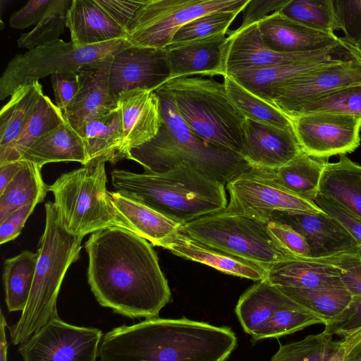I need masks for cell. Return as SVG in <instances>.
Masks as SVG:
<instances>
[{
    "label": "cell",
    "mask_w": 361,
    "mask_h": 361,
    "mask_svg": "<svg viewBox=\"0 0 361 361\" xmlns=\"http://www.w3.org/2000/svg\"><path fill=\"white\" fill-rule=\"evenodd\" d=\"M87 281L97 302L130 318H156L171 300L168 281L151 244L130 231L111 226L85 244Z\"/></svg>",
    "instance_id": "1"
},
{
    "label": "cell",
    "mask_w": 361,
    "mask_h": 361,
    "mask_svg": "<svg viewBox=\"0 0 361 361\" xmlns=\"http://www.w3.org/2000/svg\"><path fill=\"white\" fill-rule=\"evenodd\" d=\"M236 343L228 327L152 318L106 333L99 355L100 361H225Z\"/></svg>",
    "instance_id": "2"
},
{
    "label": "cell",
    "mask_w": 361,
    "mask_h": 361,
    "mask_svg": "<svg viewBox=\"0 0 361 361\" xmlns=\"http://www.w3.org/2000/svg\"><path fill=\"white\" fill-rule=\"evenodd\" d=\"M111 177L117 191L181 226L220 212L228 204L225 185L188 163L158 173L114 169Z\"/></svg>",
    "instance_id": "3"
},
{
    "label": "cell",
    "mask_w": 361,
    "mask_h": 361,
    "mask_svg": "<svg viewBox=\"0 0 361 361\" xmlns=\"http://www.w3.org/2000/svg\"><path fill=\"white\" fill-rule=\"evenodd\" d=\"M159 99L161 126L148 142L133 149L127 159L146 173H163L188 163L226 185L250 166L239 154L204 142L189 128L169 96L155 90Z\"/></svg>",
    "instance_id": "4"
},
{
    "label": "cell",
    "mask_w": 361,
    "mask_h": 361,
    "mask_svg": "<svg viewBox=\"0 0 361 361\" xmlns=\"http://www.w3.org/2000/svg\"><path fill=\"white\" fill-rule=\"evenodd\" d=\"M46 223L37 249L34 280L20 317L8 327L11 341L21 344L58 315L56 300L69 267L80 257L82 236L68 233L61 225L54 202L45 204Z\"/></svg>",
    "instance_id": "5"
},
{
    "label": "cell",
    "mask_w": 361,
    "mask_h": 361,
    "mask_svg": "<svg viewBox=\"0 0 361 361\" xmlns=\"http://www.w3.org/2000/svg\"><path fill=\"white\" fill-rule=\"evenodd\" d=\"M159 89L204 142L240 154L245 118L230 102L224 83L202 77L178 78Z\"/></svg>",
    "instance_id": "6"
},
{
    "label": "cell",
    "mask_w": 361,
    "mask_h": 361,
    "mask_svg": "<svg viewBox=\"0 0 361 361\" xmlns=\"http://www.w3.org/2000/svg\"><path fill=\"white\" fill-rule=\"evenodd\" d=\"M105 163L64 173L49 185L59 221L72 235L84 237L111 226L133 232L111 202Z\"/></svg>",
    "instance_id": "7"
},
{
    "label": "cell",
    "mask_w": 361,
    "mask_h": 361,
    "mask_svg": "<svg viewBox=\"0 0 361 361\" xmlns=\"http://www.w3.org/2000/svg\"><path fill=\"white\" fill-rule=\"evenodd\" d=\"M267 224L223 210L183 224L179 231L266 270L276 263L301 258L283 247Z\"/></svg>",
    "instance_id": "8"
},
{
    "label": "cell",
    "mask_w": 361,
    "mask_h": 361,
    "mask_svg": "<svg viewBox=\"0 0 361 361\" xmlns=\"http://www.w3.org/2000/svg\"><path fill=\"white\" fill-rule=\"evenodd\" d=\"M130 46L126 39L87 47L57 39L15 55L0 78L1 100L20 86L53 74L75 75L83 66L112 56Z\"/></svg>",
    "instance_id": "9"
},
{
    "label": "cell",
    "mask_w": 361,
    "mask_h": 361,
    "mask_svg": "<svg viewBox=\"0 0 361 361\" xmlns=\"http://www.w3.org/2000/svg\"><path fill=\"white\" fill-rule=\"evenodd\" d=\"M250 0H146L127 28L132 46L164 49L179 29L216 11H243Z\"/></svg>",
    "instance_id": "10"
},
{
    "label": "cell",
    "mask_w": 361,
    "mask_h": 361,
    "mask_svg": "<svg viewBox=\"0 0 361 361\" xmlns=\"http://www.w3.org/2000/svg\"><path fill=\"white\" fill-rule=\"evenodd\" d=\"M229 202L224 210L264 223L276 212H324L317 204L286 189L266 169L250 168L226 184Z\"/></svg>",
    "instance_id": "11"
},
{
    "label": "cell",
    "mask_w": 361,
    "mask_h": 361,
    "mask_svg": "<svg viewBox=\"0 0 361 361\" xmlns=\"http://www.w3.org/2000/svg\"><path fill=\"white\" fill-rule=\"evenodd\" d=\"M102 331L51 317L18 348L24 361H96Z\"/></svg>",
    "instance_id": "12"
},
{
    "label": "cell",
    "mask_w": 361,
    "mask_h": 361,
    "mask_svg": "<svg viewBox=\"0 0 361 361\" xmlns=\"http://www.w3.org/2000/svg\"><path fill=\"white\" fill-rule=\"evenodd\" d=\"M302 151L328 159L354 152L360 145L361 117L313 113L290 118Z\"/></svg>",
    "instance_id": "13"
},
{
    "label": "cell",
    "mask_w": 361,
    "mask_h": 361,
    "mask_svg": "<svg viewBox=\"0 0 361 361\" xmlns=\"http://www.w3.org/2000/svg\"><path fill=\"white\" fill-rule=\"evenodd\" d=\"M361 84V56L283 81L269 89L262 99L282 113L313 97L341 87Z\"/></svg>",
    "instance_id": "14"
},
{
    "label": "cell",
    "mask_w": 361,
    "mask_h": 361,
    "mask_svg": "<svg viewBox=\"0 0 361 361\" xmlns=\"http://www.w3.org/2000/svg\"><path fill=\"white\" fill-rule=\"evenodd\" d=\"M170 79L164 49L130 45L112 56L109 91L116 102L121 92L136 89L155 91Z\"/></svg>",
    "instance_id": "15"
},
{
    "label": "cell",
    "mask_w": 361,
    "mask_h": 361,
    "mask_svg": "<svg viewBox=\"0 0 361 361\" xmlns=\"http://www.w3.org/2000/svg\"><path fill=\"white\" fill-rule=\"evenodd\" d=\"M224 49L226 75L238 71L290 63L326 60L343 47H332L314 51L283 53L271 50L262 42L257 23L245 28L228 30ZM345 49V48H343Z\"/></svg>",
    "instance_id": "16"
},
{
    "label": "cell",
    "mask_w": 361,
    "mask_h": 361,
    "mask_svg": "<svg viewBox=\"0 0 361 361\" xmlns=\"http://www.w3.org/2000/svg\"><path fill=\"white\" fill-rule=\"evenodd\" d=\"M360 250L361 248L326 257H304L279 262L267 270L266 279L276 287H343L341 271L360 261Z\"/></svg>",
    "instance_id": "17"
},
{
    "label": "cell",
    "mask_w": 361,
    "mask_h": 361,
    "mask_svg": "<svg viewBox=\"0 0 361 361\" xmlns=\"http://www.w3.org/2000/svg\"><path fill=\"white\" fill-rule=\"evenodd\" d=\"M271 220L291 226L306 240L312 258L326 257L361 248L347 228L325 212H276Z\"/></svg>",
    "instance_id": "18"
},
{
    "label": "cell",
    "mask_w": 361,
    "mask_h": 361,
    "mask_svg": "<svg viewBox=\"0 0 361 361\" xmlns=\"http://www.w3.org/2000/svg\"><path fill=\"white\" fill-rule=\"evenodd\" d=\"M243 128L240 155L250 168L277 169L302 152L293 126L280 128L245 119Z\"/></svg>",
    "instance_id": "19"
},
{
    "label": "cell",
    "mask_w": 361,
    "mask_h": 361,
    "mask_svg": "<svg viewBox=\"0 0 361 361\" xmlns=\"http://www.w3.org/2000/svg\"><path fill=\"white\" fill-rule=\"evenodd\" d=\"M112 56L86 64L75 73L78 90L63 115L78 133L86 121L117 107L109 91Z\"/></svg>",
    "instance_id": "20"
},
{
    "label": "cell",
    "mask_w": 361,
    "mask_h": 361,
    "mask_svg": "<svg viewBox=\"0 0 361 361\" xmlns=\"http://www.w3.org/2000/svg\"><path fill=\"white\" fill-rule=\"evenodd\" d=\"M116 106L123 135L122 155L127 159L131 149L148 142L158 133L162 122L159 99L155 91L132 90L118 95Z\"/></svg>",
    "instance_id": "21"
},
{
    "label": "cell",
    "mask_w": 361,
    "mask_h": 361,
    "mask_svg": "<svg viewBox=\"0 0 361 361\" xmlns=\"http://www.w3.org/2000/svg\"><path fill=\"white\" fill-rule=\"evenodd\" d=\"M257 27L264 45L277 52L300 53L332 47H343L347 50L348 47L343 37H338L334 33L314 30L279 12L259 21Z\"/></svg>",
    "instance_id": "22"
},
{
    "label": "cell",
    "mask_w": 361,
    "mask_h": 361,
    "mask_svg": "<svg viewBox=\"0 0 361 361\" xmlns=\"http://www.w3.org/2000/svg\"><path fill=\"white\" fill-rule=\"evenodd\" d=\"M226 35L220 33L167 45L164 49L171 69L170 80L195 75L224 77Z\"/></svg>",
    "instance_id": "23"
},
{
    "label": "cell",
    "mask_w": 361,
    "mask_h": 361,
    "mask_svg": "<svg viewBox=\"0 0 361 361\" xmlns=\"http://www.w3.org/2000/svg\"><path fill=\"white\" fill-rule=\"evenodd\" d=\"M161 247L227 274L257 282L267 278V270L262 267L202 243L180 231L170 237Z\"/></svg>",
    "instance_id": "24"
},
{
    "label": "cell",
    "mask_w": 361,
    "mask_h": 361,
    "mask_svg": "<svg viewBox=\"0 0 361 361\" xmlns=\"http://www.w3.org/2000/svg\"><path fill=\"white\" fill-rule=\"evenodd\" d=\"M66 27L77 47L95 45L126 39L127 30L116 23L95 0H73Z\"/></svg>",
    "instance_id": "25"
},
{
    "label": "cell",
    "mask_w": 361,
    "mask_h": 361,
    "mask_svg": "<svg viewBox=\"0 0 361 361\" xmlns=\"http://www.w3.org/2000/svg\"><path fill=\"white\" fill-rule=\"evenodd\" d=\"M78 133L82 138L87 157L83 166H94L101 160L115 164L123 159V135L117 107L86 121Z\"/></svg>",
    "instance_id": "26"
},
{
    "label": "cell",
    "mask_w": 361,
    "mask_h": 361,
    "mask_svg": "<svg viewBox=\"0 0 361 361\" xmlns=\"http://www.w3.org/2000/svg\"><path fill=\"white\" fill-rule=\"evenodd\" d=\"M111 202L133 232L154 246L162 245L180 230V224L121 192H109Z\"/></svg>",
    "instance_id": "27"
},
{
    "label": "cell",
    "mask_w": 361,
    "mask_h": 361,
    "mask_svg": "<svg viewBox=\"0 0 361 361\" xmlns=\"http://www.w3.org/2000/svg\"><path fill=\"white\" fill-rule=\"evenodd\" d=\"M87 159L82 137L66 120L36 140L20 160L42 168L46 164L61 161H76L85 166Z\"/></svg>",
    "instance_id": "28"
},
{
    "label": "cell",
    "mask_w": 361,
    "mask_h": 361,
    "mask_svg": "<svg viewBox=\"0 0 361 361\" xmlns=\"http://www.w3.org/2000/svg\"><path fill=\"white\" fill-rule=\"evenodd\" d=\"M319 193L361 218V166L345 154L339 155L336 162H326Z\"/></svg>",
    "instance_id": "29"
},
{
    "label": "cell",
    "mask_w": 361,
    "mask_h": 361,
    "mask_svg": "<svg viewBox=\"0 0 361 361\" xmlns=\"http://www.w3.org/2000/svg\"><path fill=\"white\" fill-rule=\"evenodd\" d=\"M290 301L264 279L255 283L240 296L235 312L243 330L252 336L273 314Z\"/></svg>",
    "instance_id": "30"
},
{
    "label": "cell",
    "mask_w": 361,
    "mask_h": 361,
    "mask_svg": "<svg viewBox=\"0 0 361 361\" xmlns=\"http://www.w3.org/2000/svg\"><path fill=\"white\" fill-rule=\"evenodd\" d=\"M323 331L281 345L271 361H343L350 348L361 338V330L336 341Z\"/></svg>",
    "instance_id": "31"
},
{
    "label": "cell",
    "mask_w": 361,
    "mask_h": 361,
    "mask_svg": "<svg viewBox=\"0 0 361 361\" xmlns=\"http://www.w3.org/2000/svg\"><path fill=\"white\" fill-rule=\"evenodd\" d=\"M346 59L336 57L326 60L245 69L233 72L227 75L233 78L250 92L262 98L269 89L283 81L339 63Z\"/></svg>",
    "instance_id": "32"
},
{
    "label": "cell",
    "mask_w": 361,
    "mask_h": 361,
    "mask_svg": "<svg viewBox=\"0 0 361 361\" xmlns=\"http://www.w3.org/2000/svg\"><path fill=\"white\" fill-rule=\"evenodd\" d=\"M39 80L18 87L0 111V152L20 135L43 95Z\"/></svg>",
    "instance_id": "33"
},
{
    "label": "cell",
    "mask_w": 361,
    "mask_h": 361,
    "mask_svg": "<svg viewBox=\"0 0 361 361\" xmlns=\"http://www.w3.org/2000/svg\"><path fill=\"white\" fill-rule=\"evenodd\" d=\"M328 159L309 156L302 151L286 165L266 169L270 177L289 191L314 202Z\"/></svg>",
    "instance_id": "34"
},
{
    "label": "cell",
    "mask_w": 361,
    "mask_h": 361,
    "mask_svg": "<svg viewBox=\"0 0 361 361\" xmlns=\"http://www.w3.org/2000/svg\"><path fill=\"white\" fill-rule=\"evenodd\" d=\"M41 169L23 160L21 168L0 194V224L18 209L44 201L49 191L42 179Z\"/></svg>",
    "instance_id": "35"
},
{
    "label": "cell",
    "mask_w": 361,
    "mask_h": 361,
    "mask_svg": "<svg viewBox=\"0 0 361 361\" xmlns=\"http://www.w3.org/2000/svg\"><path fill=\"white\" fill-rule=\"evenodd\" d=\"M65 121L63 112L47 96L43 94L20 135L8 147L0 152V166L19 161L36 140Z\"/></svg>",
    "instance_id": "36"
},
{
    "label": "cell",
    "mask_w": 361,
    "mask_h": 361,
    "mask_svg": "<svg viewBox=\"0 0 361 361\" xmlns=\"http://www.w3.org/2000/svg\"><path fill=\"white\" fill-rule=\"evenodd\" d=\"M38 255L30 250L4 261L3 282L9 312L23 311L32 288Z\"/></svg>",
    "instance_id": "37"
},
{
    "label": "cell",
    "mask_w": 361,
    "mask_h": 361,
    "mask_svg": "<svg viewBox=\"0 0 361 361\" xmlns=\"http://www.w3.org/2000/svg\"><path fill=\"white\" fill-rule=\"evenodd\" d=\"M313 113L361 117V84L341 87L307 99L283 111L289 118Z\"/></svg>",
    "instance_id": "38"
},
{
    "label": "cell",
    "mask_w": 361,
    "mask_h": 361,
    "mask_svg": "<svg viewBox=\"0 0 361 361\" xmlns=\"http://www.w3.org/2000/svg\"><path fill=\"white\" fill-rule=\"evenodd\" d=\"M227 96L245 119L280 128L291 126L290 119L274 105L250 92L228 75L224 77Z\"/></svg>",
    "instance_id": "39"
},
{
    "label": "cell",
    "mask_w": 361,
    "mask_h": 361,
    "mask_svg": "<svg viewBox=\"0 0 361 361\" xmlns=\"http://www.w3.org/2000/svg\"><path fill=\"white\" fill-rule=\"evenodd\" d=\"M276 288L292 301L324 319L326 322L341 313L348 306L352 298V295L343 287Z\"/></svg>",
    "instance_id": "40"
},
{
    "label": "cell",
    "mask_w": 361,
    "mask_h": 361,
    "mask_svg": "<svg viewBox=\"0 0 361 361\" xmlns=\"http://www.w3.org/2000/svg\"><path fill=\"white\" fill-rule=\"evenodd\" d=\"M326 321L290 301L279 308L268 321L252 336L255 341L277 338L302 330L310 325L323 324Z\"/></svg>",
    "instance_id": "41"
},
{
    "label": "cell",
    "mask_w": 361,
    "mask_h": 361,
    "mask_svg": "<svg viewBox=\"0 0 361 361\" xmlns=\"http://www.w3.org/2000/svg\"><path fill=\"white\" fill-rule=\"evenodd\" d=\"M72 1L51 0L39 23L18 39V47L32 50L59 39L66 27L67 15Z\"/></svg>",
    "instance_id": "42"
},
{
    "label": "cell",
    "mask_w": 361,
    "mask_h": 361,
    "mask_svg": "<svg viewBox=\"0 0 361 361\" xmlns=\"http://www.w3.org/2000/svg\"><path fill=\"white\" fill-rule=\"evenodd\" d=\"M279 13L314 30L333 34L339 30L332 0H290Z\"/></svg>",
    "instance_id": "43"
},
{
    "label": "cell",
    "mask_w": 361,
    "mask_h": 361,
    "mask_svg": "<svg viewBox=\"0 0 361 361\" xmlns=\"http://www.w3.org/2000/svg\"><path fill=\"white\" fill-rule=\"evenodd\" d=\"M239 11H216L198 17L181 27L171 42L203 38L220 33H228Z\"/></svg>",
    "instance_id": "44"
},
{
    "label": "cell",
    "mask_w": 361,
    "mask_h": 361,
    "mask_svg": "<svg viewBox=\"0 0 361 361\" xmlns=\"http://www.w3.org/2000/svg\"><path fill=\"white\" fill-rule=\"evenodd\" d=\"M335 18L345 40L351 45L361 40V0H332Z\"/></svg>",
    "instance_id": "45"
},
{
    "label": "cell",
    "mask_w": 361,
    "mask_h": 361,
    "mask_svg": "<svg viewBox=\"0 0 361 361\" xmlns=\"http://www.w3.org/2000/svg\"><path fill=\"white\" fill-rule=\"evenodd\" d=\"M361 330V295H352L348 306L327 322L324 331L344 337Z\"/></svg>",
    "instance_id": "46"
},
{
    "label": "cell",
    "mask_w": 361,
    "mask_h": 361,
    "mask_svg": "<svg viewBox=\"0 0 361 361\" xmlns=\"http://www.w3.org/2000/svg\"><path fill=\"white\" fill-rule=\"evenodd\" d=\"M267 225L272 237L286 250L298 257H311L306 240L291 226L274 220Z\"/></svg>",
    "instance_id": "47"
},
{
    "label": "cell",
    "mask_w": 361,
    "mask_h": 361,
    "mask_svg": "<svg viewBox=\"0 0 361 361\" xmlns=\"http://www.w3.org/2000/svg\"><path fill=\"white\" fill-rule=\"evenodd\" d=\"M314 202L324 212L336 219L356 239L361 247V218L332 199L318 193Z\"/></svg>",
    "instance_id": "48"
},
{
    "label": "cell",
    "mask_w": 361,
    "mask_h": 361,
    "mask_svg": "<svg viewBox=\"0 0 361 361\" xmlns=\"http://www.w3.org/2000/svg\"><path fill=\"white\" fill-rule=\"evenodd\" d=\"M120 26L127 30L137 11L146 0H95Z\"/></svg>",
    "instance_id": "49"
},
{
    "label": "cell",
    "mask_w": 361,
    "mask_h": 361,
    "mask_svg": "<svg viewBox=\"0 0 361 361\" xmlns=\"http://www.w3.org/2000/svg\"><path fill=\"white\" fill-rule=\"evenodd\" d=\"M290 0H250L243 9L240 29L258 23L269 16L279 12Z\"/></svg>",
    "instance_id": "50"
},
{
    "label": "cell",
    "mask_w": 361,
    "mask_h": 361,
    "mask_svg": "<svg viewBox=\"0 0 361 361\" xmlns=\"http://www.w3.org/2000/svg\"><path fill=\"white\" fill-rule=\"evenodd\" d=\"M51 0H31L9 18V25L13 28L25 29L37 25L46 13Z\"/></svg>",
    "instance_id": "51"
},
{
    "label": "cell",
    "mask_w": 361,
    "mask_h": 361,
    "mask_svg": "<svg viewBox=\"0 0 361 361\" xmlns=\"http://www.w3.org/2000/svg\"><path fill=\"white\" fill-rule=\"evenodd\" d=\"M36 205V204H30L18 209L0 224L1 245L13 240L20 235Z\"/></svg>",
    "instance_id": "52"
},
{
    "label": "cell",
    "mask_w": 361,
    "mask_h": 361,
    "mask_svg": "<svg viewBox=\"0 0 361 361\" xmlns=\"http://www.w3.org/2000/svg\"><path fill=\"white\" fill-rule=\"evenodd\" d=\"M51 82L56 106L63 112L76 94V75L53 74L51 75Z\"/></svg>",
    "instance_id": "53"
},
{
    "label": "cell",
    "mask_w": 361,
    "mask_h": 361,
    "mask_svg": "<svg viewBox=\"0 0 361 361\" xmlns=\"http://www.w3.org/2000/svg\"><path fill=\"white\" fill-rule=\"evenodd\" d=\"M343 287L352 295H361V260L341 271Z\"/></svg>",
    "instance_id": "54"
},
{
    "label": "cell",
    "mask_w": 361,
    "mask_h": 361,
    "mask_svg": "<svg viewBox=\"0 0 361 361\" xmlns=\"http://www.w3.org/2000/svg\"><path fill=\"white\" fill-rule=\"evenodd\" d=\"M23 165V160L6 163L0 166V194L15 177Z\"/></svg>",
    "instance_id": "55"
},
{
    "label": "cell",
    "mask_w": 361,
    "mask_h": 361,
    "mask_svg": "<svg viewBox=\"0 0 361 361\" xmlns=\"http://www.w3.org/2000/svg\"><path fill=\"white\" fill-rule=\"evenodd\" d=\"M0 361H7L6 322L3 313L0 316Z\"/></svg>",
    "instance_id": "56"
},
{
    "label": "cell",
    "mask_w": 361,
    "mask_h": 361,
    "mask_svg": "<svg viewBox=\"0 0 361 361\" xmlns=\"http://www.w3.org/2000/svg\"><path fill=\"white\" fill-rule=\"evenodd\" d=\"M343 361H361V338L347 352Z\"/></svg>",
    "instance_id": "57"
},
{
    "label": "cell",
    "mask_w": 361,
    "mask_h": 361,
    "mask_svg": "<svg viewBox=\"0 0 361 361\" xmlns=\"http://www.w3.org/2000/svg\"><path fill=\"white\" fill-rule=\"evenodd\" d=\"M353 46V45H352ZM355 51L361 56V40L353 46Z\"/></svg>",
    "instance_id": "58"
},
{
    "label": "cell",
    "mask_w": 361,
    "mask_h": 361,
    "mask_svg": "<svg viewBox=\"0 0 361 361\" xmlns=\"http://www.w3.org/2000/svg\"><path fill=\"white\" fill-rule=\"evenodd\" d=\"M360 259H361V250H360Z\"/></svg>",
    "instance_id": "59"
}]
</instances>
